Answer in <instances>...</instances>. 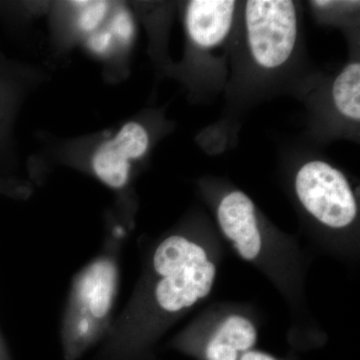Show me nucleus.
<instances>
[{
	"label": "nucleus",
	"instance_id": "nucleus-11",
	"mask_svg": "<svg viewBox=\"0 0 360 360\" xmlns=\"http://www.w3.org/2000/svg\"><path fill=\"white\" fill-rule=\"evenodd\" d=\"M113 28L116 37H120L123 40H129L134 32L131 20L127 14L122 13L116 16V20L113 22Z\"/></svg>",
	"mask_w": 360,
	"mask_h": 360
},
{
	"label": "nucleus",
	"instance_id": "nucleus-9",
	"mask_svg": "<svg viewBox=\"0 0 360 360\" xmlns=\"http://www.w3.org/2000/svg\"><path fill=\"white\" fill-rule=\"evenodd\" d=\"M333 101L341 115L360 120V65L347 66L336 78L333 87Z\"/></svg>",
	"mask_w": 360,
	"mask_h": 360
},
{
	"label": "nucleus",
	"instance_id": "nucleus-10",
	"mask_svg": "<svg viewBox=\"0 0 360 360\" xmlns=\"http://www.w3.org/2000/svg\"><path fill=\"white\" fill-rule=\"evenodd\" d=\"M85 8L78 18V25L84 32H91L101 25L108 13L106 2L84 1Z\"/></svg>",
	"mask_w": 360,
	"mask_h": 360
},
{
	"label": "nucleus",
	"instance_id": "nucleus-2",
	"mask_svg": "<svg viewBox=\"0 0 360 360\" xmlns=\"http://www.w3.org/2000/svg\"><path fill=\"white\" fill-rule=\"evenodd\" d=\"M127 236L122 224L108 225L101 250L73 277L61 319L63 360H82L110 331Z\"/></svg>",
	"mask_w": 360,
	"mask_h": 360
},
{
	"label": "nucleus",
	"instance_id": "nucleus-15",
	"mask_svg": "<svg viewBox=\"0 0 360 360\" xmlns=\"http://www.w3.org/2000/svg\"><path fill=\"white\" fill-rule=\"evenodd\" d=\"M9 186H6V184H1L0 182V193H6L9 191Z\"/></svg>",
	"mask_w": 360,
	"mask_h": 360
},
{
	"label": "nucleus",
	"instance_id": "nucleus-13",
	"mask_svg": "<svg viewBox=\"0 0 360 360\" xmlns=\"http://www.w3.org/2000/svg\"><path fill=\"white\" fill-rule=\"evenodd\" d=\"M239 360H284L274 356V355L262 352V350L251 349L245 352Z\"/></svg>",
	"mask_w": 360,
	"mask_h": 360
},
{
	"label": "nucleus",
	"instance_id": "nucleus-12",
	"mask_svg": "<svg viewBox=\"0 0 360 360\" xmlns=\"http://www.w3.org/2000/svg\"><path fill=\"white\" fill-rule=\"evenodd\" d=\"M110 44L111 35L110 33H101V34L96 35L90 42L92 49L98 52L106 51L110 47Z\"/></svg>",
	"mask_w": 360,
	"mask_h": 360
},
{
	"label": "nucleus",
	"instance_id": "nucleus-4",
	"mask_svg": "<svg viewBox=\"0 0 360 360\" xmlns=\"http://www.w3.org/2000/svg\"><path fill=\"white\" fill-rule=\"evenodd\" d=\"M295 186L304 210L328 229H345L356 219L354 191L342 172L328 163H305L296 174Z\"/></svg>",
	"mask_w": 360,
	"mask_h": 360
},
{
	"label": "nucleus",
	"instance_id": "nucleus-14",
	"mask_svg": "<svg viewBox=\"0 0 360 360\" xmlns=\"http://www.w3.org/2000/svg\"><path fill=\"white\" fill-rule=\"evenodd\" d=\"M4 113H6V90L4 82H0V129L4 127Z\"/></svg>",
	"mask_w": 360,
	"mask_h": 360
},
{
	"label": "nucleus",
	"instance_id": "nucleus-7",
	"mask_svg": "<svg viewBox=\"0 0 360 360\" xmlns=\"http://www.w3.org/2000/svg\"><path fill=\"white\" fill-rule=\"evenodd\" d=\"M148 146V131L141 123H127L115 137L103 142L94 151L92 172L104 186L122 191L129 184L132 161L146 155Z\"/></svg>",
	"mask_w": 360,
	"mask_h": 360
},
{
	"label": "nucleus",
	"instance_id": "nucleus-6",
	"mask_svg": "<svg viewBox=\"0 0 360 360\" xmlns=\"http://www.w3.org/2000/svg\"><path fill=\"white\" fill-rule=\"evenodd\" d=\"M258 340L257 324L248 315L232 312L222 317L205 336L184 330L170 347L196 360H239L255 349Z\"/></svg>",
	"mask_w": 360,
	"mask_h": 360
},
{
	"label": "nucleus",
	"instance_id": "nucleus-3",
	"mask_svg": "<svg viewBox=\"0 0 360 360\" xmlns=\"http://www.w3.org/2000/svg\"><path fill=\"white\" fill-rule=\"evenodd\" d=\"M217 219L224 238L241 259L264 270L277 284L288 288L284 271L286 265H295V252L284 248L285 245L272 243L265 236L255 203L245 193L233 191L224 195L217 206Z\"/></svg>",
	"mask_w": 360,
	"mask_h": 360
},
{
	"label": "nucleus",
	"instance_id": "nucleus-8",
	"mask_svg": "<svg viewBox=\"0 0 360 360\" xmlns=\"http://www.w3.org/2000/svg\"><path fill=\"white\" fill-rule=\"evenodd\" d=\"M236 1L194 0L186 8V26L194 44L212 49L224 41L231 30Z\"/></svg>",
	"mask_w": 360,
	"mask_h": 360
},
{
	"label": "nucleus",
	"instance_id": "nucleus-5",
	"mask_svg": "<svg viewBox=\"0 0 360 360\" xmlns=\"http://www.w3.org/2000/svg\"><path fill=\"white\" fill-rule=\"evenodd\" d=\"M245 22L248 44L258 65L276 68L290 58L297 37L292 1L250 0L246 2Z\"/></svg>",
	"mask_w": 360,
	"mask_h": 360
},
{
	"label": "nucleus",
	"instance_id": "nucleus-1",
	"mask_svg": "<svg viewBox=\"0 0 360 360\" xmlns=\"http://www.w3.org/2000/svg\"><path fill=\"white\" fill-rule=\"evenodd\" d=\"M213 245L174 231L148 251L139 283L92 360H151L161 336L212 293L217 276Z\"/></svg>",
	"mask_w": 360,
	"mask_h": 360
}]
</instances>
